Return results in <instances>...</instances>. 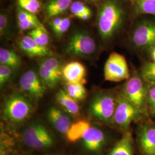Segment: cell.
<instances>
[{
    "instance_id": "6da1fadb",
    "label": "cell",
    "mask_w": 155,
    "mask_h": 155,
    "mask_svg": "<svg viewBox=\"0 0 155 155\" xmlns=\"http://www.w3.org/2000/svg\"><path fill=\"white\" fill-rule=\"evenodd\" d=\"M97 13V26L101 38L110 39L122 25L125 9L121 0H102Z\"/></svg>"
},
{
    "instance_id": "7a4b0ae2",
    "label": "cell",
    "mask_w": 155,
    "mask_h": 155,
    "mask_svg": "<svg viewBox=\"0 0 155 155\" xmlns=\"http://www.w3.org/2000/svg\"><path fill=\"white\" fill-rule=\"evenodd\" d=\"M33 106L25 97L20 94L8 96L4 103L2 113L9 122L19 124L25 121L31 115Z\"/></svg>"
},
{
    "instance_id": "3957f363",
    "label": "cell",
    "mask_w": 155,
    "mask_h": 155,
    "mask_svg": "<svg viewBox=\"0 0 155 155\" xmlns=\"http://www.w3.org/2000/svg\"><path fill=\"white\" fill-rule=\"evenodd\" d=\"M21 137L24 144L35 150L48 148L54 143L52 133L43 124L38 122L30 124L22 132Z\"/></svg>"
},
{
    "instance_id": "277c9868",
    "label": "cell",
    "mask_w": 155,
    "mask_h": 155,
    "mask_svg": "<svg viewBox=\"0 0 155 155\" xmlns=\"http://www.w3.org/2000/svg\"><path fill=\"white\" fill-rule=\"evenodd\" d=\"M116 101L110 94H100L94 97L89 106V114L94 119L103 122L113 120Z\"/></svg>"
},
{
    "instance_id": "5b68a950",
    "label": "cell",
    "mask_w": 155,
    "mask_h": 155,
    "mask_svg": "<svg viewBox=\"0 0 155 155\" xmlns=\"http://www.w3.org/2000/svg\"><path fill=\"white\" fill-rule=\"evenodd\" d=\"M96 50L94 39L86 31L75 32L67 43L65 51L67 54L73 56H89Z\"/></svg>"
},
{
    "instance_id": "8992f818",
    "label": "cell",
    "mask_w": 155,
    "mask_h": 155,
    "mask_svg": "<svg viewBox=\"0 0 155 155\" xmlns=\"http://www.w3.org/2000/svg\"><path fill=\"white\" fill-rule=\"evenodd\" d=\"M104 78L106 81L113 82H119L129 79V70L124 56L117 52L111 54L104 67Z\"/></svg>"
},
{
    "instance_id": "52a82bcc",
    "label": "cell",
    "mask_w": 155,
    "mask_h": 155,
    "mask_svg": "<svg viewBox=\"0 0 155 155\" xmlns=\"http://www.w3.org/2000/svg\"><path fill=\"white\" fill-rule=\"evenodd\" d=\"M133 45L139 49H147L155 45V21L144 20L139 22L131 34Z\"/></svg>"
},
{
    "instance_id": "ba28073f",
    "label": "cell",
    "mask_w": 155,
    "mask_h": 155,
    "mask_svg": "<svg viewBox=\"0 0 155 155\" xmlns=\"http://www.w3.org/2000/svg\"><path fill=\"white\" fill-rule=\"evenodd\" d=\"M141 110L132 104L123 93L116 101L113 121L121 127L127 128L140 115Z\"/></svg>"
},
{
    "instance_id": "9c48e42d",
    "label": "cell",
    "mask_w": 155,
    "mask_h": 155,
    "mask_svg": "<svg viewBox=\"0 0 155 155\" xmlns=\"http://www.w3.org/2000/svg\"><path fill=\"white\" fill-rule=\"evenodd\" d=\"M123 94L132 104L141 110L144 106L148 93L143 79L137 75L129 78L125 83Z\"/></svg>"
},
{
    "instance_id": "30bf717a",
    "label": "cell",
    "mask_w": 155,
    "mask_h": 155,
    "mask_svg": "<svg viewBox=\"0 0 155 155\" xmlns=\"http://www.w3.org/2000/svg\"><path fill=\"white\" fill-rule=\"evenodd\" d=\"M19 86L23 91L36 99L41 98L46 90V86L39 73L32 69L22 75L19 81Z\"/></svg>"
},
{
    "instance_id": "8fae6325",
    "label": "cell",
    "mask_w": 155,
    "mask_h": 155,
    "mask_svg": "<svg viewBox=\"0 0 155 155\" xmlns=\"http://www.w3.org/2000/svg\"><path fill=\"white\" fill-rule=\"evenodd\" d=\"M84 148L89 152L97 153L102 149L106 143V136L99 128L90 127L82 139Z\"/></svg>"
},
{
    "instance_id": "7c38bea8",
    "label": "cell",
    "mask_w": 155,
    "mask_h": 155,
    "mask_svg": "<svg viewBox=\"0 0 155 155\" xmlns=\"http://www.w3.org/2000/svg\"><path fill=\"white\" fill-rule=\"evenodd\" d=\"M47 118L56 130L61 134H66L72 124L69 116L55 106H52L48 109Z\"/></svg>"
},
{
    "instance_id": "4fadbf2b",
    "label": "cell",
    "mask_w": 155,
    "mask_h": 155,
    "mask_svg": "<svg viewBox=\"0 0 155 155\" xmlns=\"http://www.w3.org/2000/svg\"><path fill=\"white\" fill-rule=\"evenodd\" d=\"M63 77L67 82L84 83L86 70L82 63L70 62L63 67Z\"/></svg>"
},
{
    "instance_id": "5bb4252c",
    "label": "cell",
    "mask_w": 155,
    "mask_h": 155,
    "mask_svg": "<svg viewBox=\"0 0 155 155\" xmlns=\"http://www.w3.org/2000/svg\"><path fill=\"white\" fill-rule=\"evenodd\" d=\"M18 45L19 48L29 56H47L51 55L52 54L47 47L39 45L28 35L20 39Z\"/></svg>"
},
{
    "instance_id": "9a60e30c",
    "label": "cell",
    "mask_w": 155,
    "mask_h": 155,
    "mask_svg": "<svg viewBox=\"0 0 155 155\" xmlns=\"http://www.w3.org/2000/svg\"><path fill=\"white\" fill-rule=\"evenodd\" d=\"M17 20L19 28L22 31L36 28H45L35 14L26 11L18 6L17 8Z\"/></svg>"
},
{
    "instance_id": "2e32d148",
    "label": "cell",
    "mask_w": 155,
    "mask_h": 155,
    "mask_svg": "<svg viewBox=\"0 0 155 155\" xmlns=\"http://www.w3.org/2000/svg\"><path fill=\"white\" fill-rule=\"evenodd\" d=\"M139 142L144 155H155V127H144L140 133Z\"/></svg>"
},
{
    "instance_id": "e0dca14e",
    "label": "cell",
    "mask_w": 155,
    "mask_h": 155,
    "mask_svg": "<svg viewBox=\"0 0 155 155\" xmlns=\"http://www.w3.org/2000/svg\"><path fill=\"white\" fill-rule=\"evenodd\" d=\"M72 2L73 0H48L45 5V16L52 19L61 15L70 8Z\"/></svg>"
},
{
    "instance_id": "ac0fdd59",
    "label": "cell",
    "mask_w": 155,
    "mask_h": 155,
    "mask_svg": "<svg viewBox=\"0 0 155 155\" xmlns=\"http://www.w3.org/2000/svg\"><path fill=\"white\" fill-rule=\"evenodd\" d=\"M90 127V122L86 120H79L72 123L66 134L67 140L75 143L82 139L83 135Z\"/></svg>"
},
{
    "instance_id": "d6986e66",
    "label": "cell",
    "mask_w": 155,
    "mask_h": 155,
    "mask_svg": "<svg viewBox=\"0 0 155 155\" xmlns=\"http://www.w3.org/2000/svg\"><path fill=\"white\" fill-rule=\"evenodd\" d=\"M56 100L59 105L68 113L73 116H77L79 114V106L77 101L72 98L65 90H61L56 95Z\"/></svg>"
},
{
    "instance_id": "ffe728a7",
    "label": "cell",
    "mask_w": 155,
    "mask_h": 155,
    "mask_svg": "<svg viewBox=\"0 0 155 155\" xmlns=\"http://www.w3.org/2000/svg\"><path fill=\"white\" fill-rule=\"evenodd\" d=\"M109 155H133L132 135L125 134L111 150Z\"/></svg>"
},
{
    "instance_id": "44dd1931",
    "label": "cell",
    "mask_w": 155,
    "mask_h": 155,
    "mask_svg": "<svg viewBox=\"0 0 155 155\" xmlns=\"http://www.w3.org/2000/svg\"><path fill=\"white\" fill-rule=\"evenodd\" d=\"M0 63L1 64L9 67L12 69H16L20 66L21 59L14 51L1 48Z\"/></svg>"
},
{
    "instance_id": "7402d4cb",
    "label": "cell",
    "mask_w": 155,
    "mask_h": 155,
    "mask_svg": "<svg viewBox=\"0 0 155 155\" xmlns=\"http://www.w3.org/2000/svg\"><path fill=\"white\" fill-rule=\"evenodd\" d=\"M70 10L74 16L82 20H87L92 16L91 9L81 1H73Z\"/></svg>"
},
{
    "instance_id": "603a6c76",
    "label": "cell",
    "mask_w": 155,
    "mask_h": 155,
    "mask_svg": "<svg viewBox=\"0 0 155 155\" xmlns=\"http://www.w3.org/2000/svg\"><path fill=\"white\" fill-rule=\"evenodd\" d=\"M39 73L45 86L51 89H54L57 86L61 78L40 64H39Z\"/></svg>"
},
{
    "instance_id": "cb8c5ba5",
    "label": "cell",
    "mask_w": 155,
    "mask_h": 155,
    "mask_svg": "<svg viewBox=\"0 0 155 155\" xmlns=\"http://www.w3.org/2000/svg\"><path fill=\"white\" fill-rule=\"evenodd\" d=\"M82 83L67 82L65 91L72 98L77 101H82L86 96L87 91Z\"/></svg>"
},
{
    "instance_id": "d4e9b609",
    "label": "cell",
    "mask_w": 155,
    "mask_h": 155,
    "mask_svg": "<svg viewBox=\"0 0 155 155\" xmlns=\"http://www.w3.org/2000/svg\"><path fill=\"white\" fill-rule=\"evenodd\" d=\"M133 2L137 14L155 15V0H133Z\"/></svg>"
},
{
    "instance_id": "484cf974",
    "label": "cell",
    "mask_w": 155,
    "mask_h": 155,
    "mask_svg": "<svg viewBox=\"0 0 155 155\" xmlns=\"http://www.w3.org/2000/svg\"><path fill=\"white\" fill-rule=\"evenodd\" d=\"M29 36L39 45L47 47L49 43L50 38L45 28H36L30 31Z\"/></svg>"
},
{
    "instance_id": "4316f807",
    "label": "cell",
    "mask_w": 155,
    "mask_h": 155,
    "mask_svg": "<svg viewBox=\"0 0 155 155\" xmlns=\"http://www.w3.org/2000/svg\"><path fill=\"white\" fill-rule=\"evenodd\" d=\"M40 64L56 75L63 77V68L59 59L54 57L47 58L41 61Z\"/></svg>"
},
{
    "instance_id": "83f0119b",
    "label": "cell",
    "mask_w": 155,
    "mask_h": 155,
    "mask_svg": "<svg viewBox=\"0 0 155 155\" xmlns=\"http://www.w3.org/2000/svg\"><path fill=\"white\" fill-rule=\"evenodd\" d=\"M17 2L22 9L35 15L41 8V2L39 0H17Z\"/></svg>"
},
{
    "instance_id": "f1b7e54d",
    "label": "cell",
    "mask_w": 155,
    "mask_h": 155,
    "mask_svg": "<svg viewBox=\"0 0 155 155\" xmlns=\"http://www.w3.org/2000/svg\"><path fill=\"white\" fill-rule=\"evenodd\" d=\"M142 76L147 82L155 86V63H147L142 68Z\"/></svg>"
},
{
    "instance_id": "f546056e",
    "label": "cell",
    "mask_w": 155,
    "mask_h": 155,
    "mask_svg": "<svg viewBox=\"0 0 155 155\" xmlns=\"http://www.w3.org/2000/svg\"><path fill=\"white\" fill-rule=\"evenodd\" d=\"M10 17L7 11H2L0 14V33L1 36L8 37L10 31Z\"/></svg>"
},
{
    "instance_id": "4dcf8cb0",
    "label": "cell",
    "mask_w": 155,
    "mask_h": 155,
    "mask_svg": "<svg viewBox=\"0 0 155 155\" xmlns=\"http://www.w3.org/2000/svg\"><path fill=\"white\" fill-rule=\"evenodd\" d=\"M12 69L9 67L1 64L0 66V86L2 87L11 79Z\"/></svg>"
},
{
    "instance_id": "1f68e13d",
    "label": "cell",
    "mask_w": 155,
    "mask_h": 155,
    "mask_svg": "<svg viewBox=\"0 0 155 155\" xmlns=\"http://www.w3.org/2000/svg\"><path fill=\"white\" fill-rule=\"evenodd\" d=\"M70 24H71L70 18L68 17H63L61 24L56 29H54L53 31L58 36H61L63 34H64L66 31H67V30L70 27Z\"/></svg>"
},
{
    "instance_id": "d6a6232c",
    "label": "cell",
    "mask_w": 155,
    "mask_h": 155,
    "mask_svg": "<svg viewBox=\"0 0 155 155\" xmlns=\"http://www.w3.org/2000/svg\"><path fill=\"white\" fill-rule=\"evenodd\" d=\"M147 97L151 110L155 113V86L149 90Z\"/></svg>"
},
{
    "instance_id": "836d02e7",
    "label": "cell",
    "mask_w": 155,
    "mask_h": 155,
    "mask_svg": "<svg viewBox=\"0 0 155 155\" xmlns=\"http://www.w3.org/2000/svg\"><path fill=\"white\" fill-rule=\"evenodd\" d=\"M63 17H56L53 18H52V20L51 21V26L52 27V30L55 29L57 28L61 23V21L63 20Z\"/></svg>"
},
{
    "instance_id": "e575fe53",
    "label": "cell",
    "mask_w": 155,
    "mask_h": 155,
    "mask_svg": "<svg viewBox=\"0 0 155 155\" xmlns=\"http://www.w3.org/2000/svg\"><path fill=\"white\" fill-rule=\"evenodd\" d=\"M84 2L89 3H99L102 0H82Z\"/></svg>"
},
{
    "instance_id": "d590c367",
    "label": "cell",
    "mask_w": 155,
    "mask_h": 155,
    "mask_svg": "<svg viewBox=\"0 0 155 155\" xmlns=\"http://www.w3.org/2000/svg\"><path fill=\"white\" fill-rule=\"evenodd\" d=\"M152 59L153 60V62L155 63V45L153 47V48L152 50Z\"/></svg>"
},
{
    "instance_id": "8d00e7d4",
    "label": "cell",
    "mask_w": 155,
    "mask_h": 155,
    "mask_svg": "<svg viewBox=\"0 0 155 155\" xmlns=\"http://www.w3.org/2000/svg\"><path fill=\"white\" fill-rule=\"evenodd\" d=\"M39 1H41V2H42V1H43V0H39Z\"/></svg>"
}]
</instances>
